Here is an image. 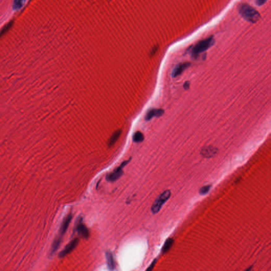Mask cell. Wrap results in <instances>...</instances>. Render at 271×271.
<instances>
[{
  "mask_svg": "<svg viewBox=\"0 0 271 271\" xmlns=\"http://www.w3.org/2000/svg\"><path fill=\"white\" fill-rule=\"evenodd\" d=\"M215 41L213 36L199 41L191 50L192 57L196 59L200 54L206 51L214 45Z\"/></svg>",
  "mask_w": 271,
  "mask_h": 271,
  "instance_id": "obj_3",
  "label": "cell"
},
{
  "mask_svg": "<svg viewBox=\"0 0 271 271\" xmlns=\"http://www.w3.org/2000/svg\"><path fill=\"white\" fill-rule=\"evenodd\" d=\"M130 160L131 158L123 161L119 166L114 170L113 172L107 174L106 176V181L109 182H114L121 178L123 174V169L130 162Z\"/></svg>",
  "mask_w": 271,
  "mask_h": 271,
  "instance_id": "obj_5",
  "label": "cell"
},
{
  "mask_svg": "<svg viewBox=\"0 0 271 271\" xmlns=\"http://www.w3.org/2000/svg\"><path fill=\"white\" fill-rule=\"evenodd\" d=\"M105 257H106V263L108 268L109 270H114L115 268V262L114 260V256L112 253L110 251H107L105 253Z\"/></svg>",
  "mask_w": 271,
  "mask_h": 271,
  "instance_id": "obj_11",
  "label": "cell"
},
{
  "mask_svg": "<svg viewBox=\"0 0 271 271\" xmlns=\"http://www.w3.org/2000/svg\"><path fill=\"white\" fill-rule=\"evenodd\" d=\"M164 114V110L161 109H150L145 116V120L149 121L153 117H160Z\"/></svg>",
  "mask_w": 271,
  "mask_h": 271,
  "instance_id": "obj_9",
  "label": "cell"
},
{
  "mask_svg": "<svg viewBox=\"0 0 271 271\" xmlns=\"http://www.w3.org/2000/svg\"><path fill=\"white\" fill-rule=\"evenodd\" d=\"M268 0H256V4L258 6H263Z\"/></svg>",
  "mask_w": 271,
  "mask_h": 271,
  "instance_id": "obj_19",
  "label": "cell"
},
{
  "mask_svg": "<svg viewBox=\"0 0 271 271\" xmlns=\"http://www.w3.org/2000/svg\"><path fill=\"white\" fill-rule=\"evenodd\" d=\"M144 140V136L140 131H137L133 136V140L135 143H141Z\"/></svg>",
  "mask_w": 271,
  "mask_h": 271,
  "instance_id": "obj_14",
  "label": "cell"
},
{
  "mask_svg": "<svg viewBox=\"0 0 271 271\" xmlns=\"http://www.w3.org/2000/svg\"><path fill=\"white\" fill-rule=\"evenodd\" d=\"M191 65L190 62H184V63H180L178 64L177 66L174 68V70L172 73V77H176L177 76H180L183 71H184L187 68H189Z\"/></svg>",
  "mask_w": 271,
  "mask_h": 271,
  "instance_id": "obj_8",
  "label": "cell"
},
{
  "mask_svg": "<svg viewBox=\"0 0 271 271\" xmlns=\"http://www.w3.org/2000/svg\"><path fill=\"white\" fill-rule=\"evenodd\" d=\"M12 24H13V22H12V21H11L2 28V29L0 32V37H1L2 35L6 33V32L11 27V26H12Z\"/></svg>",
  "mask_w": 271,
  "mask_h": 271,
  "instance_id": "obj_16",
  "label": "cell"
},
{
  "mask_svg": "<svg viewBox=\"0 0 271 271\" xmlns=\"http://www.w3.org/2000/svg\"><path fill=\"white\" fill-rule=\"evenodd\" d=\"M24 0H15L13 4V9L15 10H19L22 6Z\"/></svg>",
  "mask_w": 271,
  "mask_h": 271,
  "instance_id": "obj_17",
  "label": "cell"
},
{
  "mask_svg": "<svg viewBox=\"0 0 271 271\" xmlns=\"http://www.w3.org/2000/svg\"><path fill=\"white\" fill-rule=\"evenodd\" d=\"M190 86V82L189 81H186L183 85V87L185 90H188Z\"/></svg>",
  "mask_w": 271,
  "mask_h": 271,
  "instance_id": "obj_20",
  "label": "cell"
},
{
  "mask_svg": "<svg viewBox=\"0 0 271 271\" xmlns=\"http://www.w3.org/2000/svg\"><path fill=\"white\" fill-rule=\"evenodd\" d=\"M121 134V130H120V129L116 130L115 132H114L113 134H112V136L110 137V139H109V146H112L116 143V141H117L118 139H119V138L120 137Z\"/></svg>",
  "mask_w": 271,
  "mask_h": 271,
  "instance_id": "obj_12",
  "label": "cell"
},
{
  "mask_svg": "<svg viewBox=\"0 0 271 271\" xmlns=\"http://www.w3.org/2000/svg\"><path fill=\"white\" fill-rule=\"evenodd\" d=\"M75 231L82 238L87 239L90 236V232L86 225L84 224L82 217H80L75 224Z\"/></svg>",
  "mask_w": 271,
  "mask_h": 271,
  "instance_id": "obj_6",
  "label": "cell"
},
{
  "mask_svg": "<svg viewBox=\"0 0 271 271\" xmlns=\"http://www.w3.org/2000/svg\"><path fill=\"white\" fill-rule=\"evenodd\" d=\"M212 187V185H206L203 186L200 188L199 190V194L201 196H204L209 192V191L210 190L211 188Z\"/></svg>",
  "mask_w": 271,
  "mask_h": 271,
  "instance_id": "obj_15",
  "label": "cell"
},
{
  "mask_svg": "<svg viewBox=\"0 0 271 271\" xmlns=\"http://www.w3.org/2000/svg\"><path fill=\"white\" fill-rule=\"evenodd\" d=\"M174 243V240L172 238H169L168 239H167L164 243V244L163 245V247L161 249L162 253H165L167 252L172 247Z\"/></svg>",
  "mask_w": 271,
  "mask_h": 271,
  "instance_id": "obj_13",
  "label": "cell"
},
{
  "mask_svg": "<svg viewBox=\"0 0 271 271\" xmlns=\"http://www.w3.org/2000/svg\"><path fill=\"white\" fill-rule=\"evenodd\" d=\"M238 11L245 20L251 23H256L260 19V15L258 11L248 4H241L238 6Z\"/></svg>",
  "mask_w": 271,
  "mask_h": 271,
  "instance_id": "obj_2",
  "label": "cell"
},
{
  "mask_svg": "<svg viewBox=\"0 0 271 271\" xmlns=\"http://www.w3.org/2000/svg\"><path fill=\"white\" fill-rule=\"evenodd\" d=\"M72 214L70 213L68 214L64 219L62 220V222L61 224L60 229L59 230L58 234L57 236L56 237L55 239L54 240L53 243L51 245V248L50 250L49 255L50 256H53L56 252L58 249L59 246L61 245V243L62 242V238L66 233V231L67 230L68 228L69 227L70 223L72 219Z\"/></svg>",
  "mask_w": 271,
  "mask_h": 271,
  "instance_id": "obj_1",
  "label": "cell"
},
{
  "mask_svg": "<svg viewBox=\"0 0 271 271\" xmlns=\"http://www.w3.org/2000/svg\"><path fill=\"white\" fill-rule=\"evenodd\" d=\"M171 196V192L170 190H167L160 194L153 204L151 208V211L153 214H156L159 212L163 205L169 200Z\"/></svg>",
  "mask_w": 271,
  "mask_h": 271,
  "instance_id": "obj_4",
  "label": "cell"
},
{
  "mask_svg": "<svg viewBox=\"0 0 271 271\" xmlns=\"http://www.w3.org/2000/svg\"><path fill=\"white\" fill-rule=\"evenodd\" d=\"M79 244V239L78 238L73 239L65 247L62 251H61V252L59 253V257L62 258L67 256L68 254L71 253V252H73Z\"/></svg>",
  "mask_w": 271,
  "mask_h": 271,
  "instance_id": "obj_7",
  "label": "cell"
},
{
  "mask_svg": "<svg viewBox=\"0 0 271 271\" xmlns=\"http://www.w3.org/2000/svg\"><path fill=\"white\" fill-rule=\"evenodd\" d=\"M218 149L214 147L207 146L202 149L201 154L205 158H211L216 155Z\"/></svg>",
  "mask_w": 271,
  "mask_h": 271,
  "instance_id": "obj_10",
  "label": "cell"
},
{
  "mask_svg": "<svg viewBox=\"0 0 271 271\" xmlns=\"http://www.w3.org/2000/svg\"><path fill=\"white\" fill-rule=\"evenodd\" d=\"M158 259L157 258H155V259H154L153 261L152 262V263L150 264V265L149 266L148 268L147 269L146 271H152L153 269H154V267L156 265V263H157V262Z\"/></svg>",
  "mask_w": 271,
  "mask_h": 271,
  "instance_id": "obj_18",
  "label": "cell"
}]
</instances>
